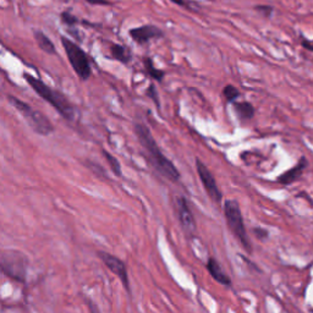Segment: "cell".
I'll return each mask as SVG.
<instances>
[{"label": "cell", "instance_id": "30bf717a", "mask_svg": "<svg viewBox=\"0 0 313 313\" xmlns=\"http://www.w3.org/2000/svg\"><path fill=\"white\" fill-rule=\"evenodd\" d=\"M128 34L132 38L133 42L140 46L146 44L149 40L156 39V38L164 37V32L154 25H143L140 26V27L131 28L128 31Z\"/></svg>", "mask_w": 313, "mask_h": 313}, {"label": "cell", "instance_id": "6da1fadb", "mask_svg": "<svg viewBox=\"0 0 313 313\" xmlns=\"http://www.w3.org/2000/svg\"><path fill=\"white\" fill-rule=\"evenodd\" d=\"M135 132H136L137 139L141 143L142 148L146 152V159L148 164L156 170L158 174L162 175L166 180L171 183H176L180 179V172L174 165V163L170 159H168L163 152L160 151L159 146L157 145L156 140L153 139V135L151 133L149 128L146 125L135 124Z\"/></svg>", "mask_w": 313, "mask_h": 313}, {"label": "cell", "instance_id": "ffe728a7", "mask_svg": "<svg viewBox=\"0 0 313 313\" xmlns=\"http://www.w3.org/2000/svg\"><path fill=\"white\" fill-rule=\"evenodd\" d=\"M146 95H147L148 98L152 99V102H153L154 104H156V107L159 109L160 108V99H159V95H158V91L156 88V86H154L153 83L149 84V87L147 88V92H146Z\"/></svg>", "mask_w": 313, "mask_h": 313}, {"label": "cell", "instance_id": "603a6c76", "mask_svg": "<svg viewBox=\"0 0 313 313\" xmlns=\"http://www.w3.org/2000/svg\"><path fill=\"white\" fill-rule=\"evenodd\" d=\"M301 46H302L303 48L306 49V51L313 53V42H312V40H308V39H305V38H302V40H301Z\"/></svg>", "mask_w": 313, "mask_h": 313}, {"label": "cell", "instance_id": "7a4b0ae2", "mask_svg": "<svg viewBox=\"0 0 313 313\" xmlns=\"http://www.w3.org/2000/svg\"><path fill=\"white\" fill-rule=\"evenodd\" d=\"M23 78H25L26 82L32 87V90H33L43 101L51 104L64 119L70 120V121L75 119L76 109L74 104H72L71 102L67 99L66 96H64L60 91L54 90L53 87L43 82L40 78L34 77V76L27 74V72L23 74Z\"/></svg>", "mask_w": 313, "mask_h": 313}, {"label": "cell", "instance_id": "5bb4252c", "mask_svg": "<svg viewBox=\"0 0 313 313\" xmlns=\"http://www.w3.org/2000/svg\"><path fill=\"white\" fill-rule=\"evenodd\" d=\"M233 107L236 115L241 120H251L254 116V114H256V109H254L253 104L250 103V102H234Z\"/></svg>", "mask_w": 313, "mask_h": 313}, {"label": "cell", "instance_id": "ba28073f", "mask_svg": "<svg viewBox=\"0 0 313 313\" xmlns=\"http://www.w3.org/2000/svg\"><path fill=\"white\" fill-rule=\"evenodd\" d=\"M175 212H176L177 219H179L184 233L189 238H194L196 234V221L186 197L180 196V197L176 198V201H175Z\"/></svg>", "mask_w": 313, "mask_h": 313}, {"label": "cell", "instance_id": "7c38bea8", "mask_svg": "<svg viewBox=\"0 0 313 313\" xmlns=\"http://www.w3.org/2000/svg\"><path fill=\"white\" fill-rule=\"evenodd\" d=\"M206 267L207 269H208L210 276H212V278L215 280L216 283L221 284V285H224V286L231 285V279L228 277V274L223 271L221 265L219 264V262L216 261L215 258L209 257L208 261H207L206 263Z\"/></svg>", "mask_w": 313, "mask_h": 313}, {"label": "cell", "instance_id": "3957f363", "mask_svg": "<svg viewBox=\"0 0 313 313\" xmlns=\"http://www.w3.org/2000/svg\"><path fill=\"white\" fill-rule=\"evenodd\" d=\"M8 101L17 112L21 114L32 131L40 135V136H49L54 132V125L42 112L33 109L30 104L21 101L20 98H16L15 96L9 95Z\"/></svg>", "mask_w": 313, "mask_h": 313}, {"label": "cell", "instance_id": "2e32d148", "mask_svg": "<svg viewBox=\"0 0 313 313\" xmlns=\"http://www.w3.org/2000/svg\"><path fill=\"white\" fill-rule=\"evenodd\" d=\"M143 65H145L146 74H147L149 77L158 81V82H162L163 78H164V76H165V71L157 69V67L154 66L153 60H152L151 58H148V57L145 58V59H143Z\"/></svg>", "mask_w": 313, "mask_h": 313}, {"label": "cell", "instance_id": "e0dca14e", "mask_svg": "<svg viewBox=\"0 0 313 313\" xmlns=\"http://www.w3.org/2000/svg\"><path fill=\"white\" fill-rule=\"evenodd\" d=\"M103 154H104V158L105 160L108 162V165H109L110 170H112L114 174H115V176H122V170H121V165H120V162L118 160V158H115L113 156L110 152L105 151V149H103Z\"/></svg>", "mask_w": 313, "mask_h": 313}, {"label": "cell", "instance_id": "9c48e42d", "mask_svg": "<svg viewBox=\"0 0 313 313\" xmlns=\"http://www.w3.org/2000/svg\"><path fill=\"white\" fill-rule=\"evenodd\" d=\"M97 256L103 261L105 267L119 278L120 282L124 285L125 290L130 292V279H128L127 269L125 263L120 258H118V257L113 256V254L108 252H104V251H98Z\"/></svg>", "mask_w": 313, "mask_h": 313}, {"label": "cell", "instance_id": "8992f818", "mask_svg": "<svg viewBox=\"0 0 313 313\" xmlns=\"http://www.w3.org/2000/svg\"><path fill=\"white\" fill-rule=\"evenodd\" d=\"M60 39L64 51L66 53L67 60L74 69L75 74L82 81L88 80L92 76V65H91V60L87 53L70 38L61 36Z\"/></svg>", "mask_w": 313, "mask_h": 313}, {"label": "cell", "instance_id": "52a82bcc", "mask_svg": "<svg viewBox=\"0 0 313 313\" xmlns=\"http://www.w3.org/2000/svg\"><path fill=\"white\" fill-rule=\"evenodd\" d=\"M196 169H197V174L200 176L202 185H203L210 200L215 202V203H220L221 200H223V194H221L214 176L209 171V169L207 168V165L201 159H196Z\"/></svg>", "mask_w": 313, "mask_h": 313}, {"label": "cell", "instance_id": "8fae6325", "mask_svg": "<svg viewBox=\"0 0 313 313\" xmlns=\"http://www.w3.org/2000/svg\"><path fill=\"white\" fill-rule=\"evenodd\" d=\"M307 166H308V160H307V158L305 156H302L292 168L288 169V170L284 171L283 174H280L279 176H278L277 181L283 186L291 185V184H294L295 181H297L301 176H302V174L305 172Z\"/></svg>", "mask_w": 313, "mask_h": 313}, {"label": "cell", "instance_id": "7402d4cb", "mask_svg": "<svg viewBox=\"0 0 313 313\" xmlns=\"http://www.w3.org/2000/svg\"><path fill=\"white\" fill-rule=\"evenodd\" d=\"M254 10L258 11V13H261L263 16L271 17L272 14H273L274 9L272 7H269V5H257V7L254 8Z\"/></svg>", "mask_w": 313, "mask_h": 313}, {"label": "cell", "instance_id": "4fadbf2b", "mask_svg": "<svg viewBox=\"0 0 313 313\" xmlns=\"http://www.w3.org/2000/svg\"><path fill=\"white\" fill-rule=\"evenodd\" d=\"M33 36H34V39H36L37 44H38V47H39L40 51H43L49 55L57 54V49H55L54 43L52 42L51 38L47 36L44 32L37 30V31H34Z\"/></svg>", "mask_w": 313, "mask_h": 313}, {"label": "cell", "instance_id": "d4e9b609", "mask_svg": "<svg viewBox=\"0 0 313 313\" xmlns=\"http://www.w3.org/2000/svg\"><path fill=\"white\" fill-rule=\"evenodd\" d=\"M170 2H171V3H174V4L179 5V7H181V8L191 9V8H190V5L187 4V2H186V0H170Z\"/></svg>", "mask_w": 313, "mask_h": 313}, {"label": "cell", "instance_id": "ac0fdd59", "mask_svg": "<svg viewBox=\"0 0 313 313\" xmlns=\"http://www.w3.org/2000/svg\"><path fill=\"white\" fill-rule=\"evenodd\" d=\"M223 96L228 103L233 104L234 102H236V99L241 96V93H240L238 87L233 86V84H227L223 88Z\"/></svg>", "mask_w": 313, "mask_h": 313}, {"label": "cell", "instance_id": "d6986e66", "mask_svg": "<svg viewBox=\"0 0 313 313\" xmlns=\"http://www.w3.org/2000/svg\"><path fill=\"white\" fill-rule=\"evenodd\" d=\"M60 20L64 25L69 26V27H74V26L80 22V20L75 15H72L71 13H69V11H63V13L60 14Z\"/></svg>", "mask_w": 313, "mask_h": 313}, {"label": "cell", "instance_id": "9a60e30c", "mask_svg": "<svg viewBox=\"0 0 313 313\" xmlns=\"http://www.w3.org/2000/svg\"><path fill=\"white\" fill-rule=\"evenodd\" d=\"M109 49L113 59L118 60L122 64H128L131 61V52L128 51L126 47L118 44V43H112Z\"/></svg>", "mask_w": 313, "mask_h": 313}, {"label": "cell", "instance_id": "5b68a950", "mask_svg": "<svg viewBox=\"0 0 313 313\" xmlns=\"http://www.w3.org/2000/svg\"><path fill=\"white\" fill-rule=\"evenodd\" d=\"M0 268L3 274L19 283H26L28 258L17 250H3L0 253Z\"/></svg>", "mask_w": 313, "mask_h": 313}, {"label": "cell", "instance_id": "44dd1931", "mask_svg": "<svg viewBox=\"0 0 313 313\" xmlns=\"http://www.w3.org/2000/svg\"><path fill=\"white\" fill-rule=\"evenodd\" d=\"M254 236H256L257 239L261 240V241H264V240H267L269 238V231L267 229H264V228L261 227H256L252 229Z\"/></svg>", "mask_w": 313, "mask_h": 313}, {"label": "cell", "instance_id": "277c9868", "mask_svg": "<svg viewBox=\"0 0 313 313\" xmlns=\"http://www.w3.org/2000/svg\"><path fill=\"white\" fill-rule=\"evenodd\" d=\"M223 210L228 227H229L233 235L238 239L240 245L247 253H252V246H251V241L248 239L239 202L235 200H227L223 204Z\"/></svg>", "mask_w": 313, "mask_h": 313}, {"label": "cell", "instance_id": "cb8c5ba5", "mask_svg": "<svg viewBox=\"0 0 313 313\" xmlns=\"http://www.w3.org/2000/svg\"><path fill=\"white\" fill-rule=\"evenodd\" d=\"M88 4H92V5H110L112 3L109 2V0H86Z\"/></svg>", "mask_w": 313, "mask_h": 313}]
</instances>
